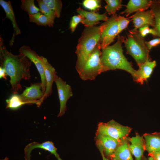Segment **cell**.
I'll use <instances>...</instances> for the list:
<instances>
[{
    "label": "cell",
    "mask_w": 160,
    "mask_h": 160,
    "mask_svg": "<svg viewBox=\"0 0 160 160\" xmlns=\"http://www.w3.org/2000/svg\"><path fill=\"white\" fill-rule=\"evenodd\" d=\"M0 41L1 66L10 78L11 90L13 94H17L22 89V80H29L31 75L30 68L31 62L23 54L14 55L8 52Z\"/></svg>",
    "instance_id": "1"
},
{
    "label": "cell",
    "mask_w": 160,
    "mask_h": 160,
    "mask_svg": "<svg viewBox=\"0 0 160 160\" xmlns=\"http://www.w3.org/2000/svg\"><path fill=\"white\" fill-rule=\"evenodd\" d=\"M117 38V41L113 44L101 49L100 59L104 71L116 69L124 70L130 73L135 81L136 70L133 69L123 52L122 44L125 37L119 34Z\"/></svg>",
    "instance_id": "2"
},
{
    "label": "cell",
    "mask_w": 160,
    "mask_h": 160,
    "mask_svg": "<svg viewBox=\"0 0 160 160\" xmlns=\"http://www.w3.org/2000/svg\"><path fill=\"white\" fill-rule=\"evenodd\" d=\"M99 26L86 27L79 39L75 53L77 56L76 68L78 73L81 69L89 55L99 42L103 30Z\"/></svg>",
    "instance_id": "3"
},
{
    "label": "cell",
    "mask_w": 160,
    "mask_h": 160,
    "mask_svg": "<svg viewBox=\"0 0 160 160\" xmlns=\"http://www.w3.org/2000/svg\"><path fill=\"white\" fill-rule=\"evenodd\" d=\"M129 31V33L125 37L124 41L127 52L133 57L137 65L144 63L150 58L149 51L147 47L144 38L138 30Z\"/></svg>",
    "instance_id": "4"
},
{
    "label": "cell",
    "mask_w": 160,
    "mask_h": 160,
    "mask_svg": "<svg viewBox=\"0 0 160 160\" xmlns=\"http://www.w3.org/2000/svg\"><path fill=\"white\" fill-rule=\"evenodd\" d=\"M100 45L99 42L90 53L81 69L78 72L82 80H94L102 73L104 72L100 57Z\"/></svg>",
    "instance_id": "5"
},
{
    "label": "cell",
    "mask_w": 160,
    "mask_h": 160,
    "mask_svg": "<svg viewBox=\"0 0 160 160\" xmlns=\"http://www.w3.org/2000/svg\"><path fill=\"white\" fill-rule=\"evenodd\" d=\"M131 130L130 127L121 125L114 120L98 124L96 134L108 135L119 140L127 137Z\"/></svg>",
    "instance_id": "6"
},
{
    "label": "cell",
    "mask_w": 160,
    "mask_h": 160,
    "mask_svg": "<svg viewBox=\"0 0 160 160\" xmlns=\"http://www.w3.org/2000/svg\"><path fill=\"white\" fill-rule=\"evenodd\" d=\"M118 17L116 14L102 23L103 28L99 42L101 49L109 46L118 35Z\"/></svg>",
    "instance_id": "7"
},
{
    "label": "cell",
    "mask_w": 160,
    "mask_h": 160,
    "mask_svg": "<svg viewBox=\"0 0 160 160\" xmlns=\"http://www.w3.org/2000/svg\"><path fill=\"white\" fill-rule=\"evenodd\" d=\"M54 82L57 86L60 103V110L58 116L60 117L65 113L67 109V102L73 96V93L71 86L57 75Z\"/></svg>",
    "instance_id": "8"
},
{
    "label": "cell",
    "mask_w": 160,
    "mask_h": 160,
    "mask_svg": "<svg viewBox=\"0 0 160 160\" xmlns=\"http://www.w3.org/2000/svg\"><path fill=\"white\" fill-rule=\"evenodd\" d=\"M40 59L44 68L46 83L44 95L42 98L39 100L37 104L39 107L44 100L51 95L52 84L57 75L55 68L49 63L46 58L41 56H40Z\"/></svg>",
    "instance_id": "9"
},
{
    "label": "cell",
    "mask_w": 160,
    "mask_h": 160,
    "mask_svg": "<svg viewBox=\"0 0 160 160\" xmlns=\"http://www.w3.org/2000/svg\"><path fill=\"white\" fill-rule=\"evenodd\" d=\"M19 52L23 54L28 58L36 66L41 77V88L44 93L46 87V80L44 70L40 59V56L28 46L23 45L19 49Z\"/></svg>",
    "instance_id": "10"
},
{
    "label": "cell",
    "mask_w": 160,
    "mask_h": 160,
    "mask_svg": "<svg viewBox=\"0 0 160 160\" xmlns=\"http://www.w3.org/2000/svg\"><path fill=\"white\" fill-rule=\"evenodd\" d=\"M95 140L98 149H102L105 156L107 157H111L121 140L100 134H96Z\"/></svg>",
    "instance_id": "11"
},
{
    "label": "cell",
    "mask_w": 160,
    "mask_h": 160,
    "mask_svg": "<svg viewBox=\"0 0 160 160\" xmlns=\"http://www.w3.org/2000/svg\"><path fill=\"white\" fill-rule=\"evenodd\" d=\"M131 18L133 24L134 28L131 30L135 31L145 26L155 25V18L153 13L151 10L138 12L129 17Z\"/></svg>",
    "instance_id": "12"
},
{
    "label": "cell",
    "mask_w": 160,
    "mask_h": 160,
    "mask_svg": "<svg viewBox=\"0 0 160 160\" xmlns=\"http://www.w3.org/2000/svg\"><path fill=\"white\" fill-rule=\"evenodd\" d=\"M23 93L19 95L22 101L30 104L38 103L43 97L44 93L42 91L41 82L32 84L30 87H26Z\"/></svg>",
    "instance_id": "13"
},
{
    "label": "cell",
    "mask_w": 160,
    "mask_h": 160,
    "mask_svg": "<svg viewBox=\"0 0 160 160\" xmlns=\"http://www.w3.org/2000/svg\"><path fill=\"white\" fill-rule=\"evenodd\" d=\"M36 148H40L48 151L54 155L57 160H62L57 153V149L53 143L50 141H45L41 143L33 142L27 145L24 149L25 160H30L31 152L32 150Z\"/></svg>",
    "instance_id": "14"
},
{
    "label": "cell",
    "mask_w": 160,
    "mask_h": 160,
    "mask_svg": "<svg viewBox=\"0 0 160 160\" xmlns=\"http://www.w3.org/2000/svg\"><path fill=\"white\" fill-rule=\"evenodd\" d=\"M77 12L81 15L84 19L81 22L86 27L95 26L101 20H107L108 17L105 13L100 14L94 12L86 11L79 7L77 9Z\"/></svg>",
    "instance_id": "15"
},
{
    "label": "cell",
    "mask_w": 160,
    "mask_h": 160,
    "mask_svg": "<svg viewBox=\"0 0 160 160\" xmlns=\"http://www.w3.org/2000/svg\"><path fill=\"white\" fill-rule=\"evenodd\" d=\"M130 142L129 148L131 154L136 160H141L145 149L144 138L136 133L135 136L128 139Z\"/></svg>",
    "instance_id": "16"
},
{
    "label": "cell",
    "mask_w": 160,
    "mask_h": 160,
    "mask_svg": "<svg viewBox=\"0 0 160 160\" xmlns=\"http://www.w3.org/2000/svg\"><path fill=\"white\" fill-rule=\"evenodd\" d=\"M137 65L139 68L136 71L135 81L142 84L151 76L156 65V62L155 60L151 61L150 58H149L144 63Z\"/></svg>",
    "instance_id": "17"
},
{
    "label": "cell",
    "mask_w": 160,
    "mask_h": 160,
    "mask_svg": "<svg viewBox=\"0 0 160 160\" xmlns=\"http://www.w3.org/2000/svg\"><path fill=\"white\" fill-rule=\"evenodd\" d=\"M152 1L150 0H130L125 6V9L120 14H126V17H128L134 12L146 11L150 7Z\"/></svg>",
    "instance_id": "18"
},
{
    "label": "cell",
    "mask_w": 160,
    "mask_h": 160,
    "mask_svg": "<svg viewBox=\"0 0 160 160\" xmlns=\"http://www.w3.org/2000/svg\"><path fill=\"white\" fill-rule=\"evenodd\" d=\"M128 139H122L111 156L112 160H134L129 148Z\"/></svg>",
    "instance_id": "19"
},
{
    "label": "cell",
    "mask_w": 160,
    "mask_h": 160,
    "mask_svg": "<svg viewBox=\"0 0 160 160\" xmlns=\"http://www.w3.org/2000/svg\"><path fill=\"white\" fill-rule=\"evenodd\" d=\"M145 149L149 153L160 151V134L145 133L143 135Z\"/></svg>",
    "instance_id": "20"
},
{
    "label": "cell",
    "mask_w": 160,
    "mask_h": 160,
    "mask_svg": "<svg viewBox=\"0 0 160 160\" xmlns=\"http://www.w3.org/2000/svg\"><path fill=\"white\" fill-rule=\"evenodd\" d=\"M0 4L4 9L6 15V18L9 19L12 24L14 30L15 34V35L21 33L20 31L19 28L16 21L15 18L12 6L10 1H6L4 0H0ZM14 36L12 37L10 42L9 44L12 46L13 42Z\"/></svg>",
    "instance_id": "21"
},
{
    "label": "cell",
    "mask_w": 160,
    "mask_h": 160,
    "mask_svg": "<svg viewBox=\"0 0 160 160\" xmlns=\"http://www.w3.org/2000/svg\"><path fill=\"white\" fill-rule=\"evenodd\" d=\"M150 9L153 12L155 18L154 28L157 33L158 36L160 37V1L159 0L152 1Z\"/></svg>",
    "instance_id": "22"
},
{
    "label": "cell",
    "mask_w": 160,
    "mask_h": 160,
    "mask_svg": "<svg viewBox=\"0 0 160 160\" xmlns=\"http://www.w3.org/2000/svg\"><path fill=\"white\" fill-rule=\"evenodd\" d=\"M29 21L30 22L34 23L38 25L47 26L49 27L53 26V24L49 19L42 13L39 12L33 15H28Z\"/></svg>",
    "instance_id": "23"
},
{
    "label": "cell",
    "mask_w": 160,
    "mask_h": 160,
    "mask_svg": "<svg viewBox=\"0 0 160 160\" xmlns=\"http://www.w3.org/2000/svg\"><path fill=\"white\" fill-rule=\"evenodd\" d=\"M7 103L6 108L15 110L19 108L25 104H30L28 102L23 101L20 99L19 95L13 94L6 100Z\"/></svg>",
    "instance_id": "24"
},
{
    "label": "cell",
    "mask_w": 160,
    "mask_h": 160,
    "mask_svg": "<svg viewBox=\"0 0 160 160\" xmlns=\"http://www.w3.org/2000/svg\"><path fill=\"white\" fill-rule=\"evenodd\" d=\"M107 4L105 7L106 11L109 15H113L116 11L122 8L121 0H105Z\"/></svg>",
    "instance_id": "25"
},
{
    "label": "cell",
    "mask_w": 160,
    "mask_h": 160,
    "mask_svg": "<svg viewBox=\"0 0 160 160\" xmlns=\"http://www.w3.org/2000/svg\"><path fill=\"white\" fill-rule=\"evenodd\" d=\"M21 8L27 12L28 15L36 14L40 11V9L35 5L34 0H21Z\"/></svg>",
    "instance_id": "26"
},
{
    "label": "cell",
    "mask_w": 160,
    "mask_h": 160,
    "mask_svg": "<svg viewBox=\"0 0 160 160\" xmlns=\"http://www.w3.org/2000/svg\"><path fill=\"white\" fill-rule=\"evenodd\" d=\"M40 11L47 17L53 24L54 20L57 17L55 12L49 8L43 2L42 0H37Z\"/></svg>",
    "instance_id": "27"
},
{
    "label": "cell",
    "mask_w": 160,
    "mask_h": 160,
    "mask_svg": "<svg viewBox=\"0 0 160 160\" xmlns=\"http://www.w3.org/2000/svg\"><path fill=\"white\" fill-rule=\"evenodd\" d=\"M43 2L51 9L55 13L57 17L59 18L62 3L60 0H42Z\"/></svg>",
    "instance_id": "28"
},
{
    "label": "cell",
    "mask_w": 160,
    "mask_h": 160,
    "mask_svg": "<svg viewBox=\"0 0 160 160\" xmlns=\"http://www.w3.org/2000/svg\"><path fill=\"white\" fill-rule=\"evenodd\" d=\"M101 0H85L82 3L83 6L86 8L95 11L101 7Z\"/></svg>",
    "instance_id": "29"
},
{
    "label": "cell",
    "mask_w": 160,
    "mask_h": 160,
    "mask_svg": "<svg viewBox=\"0 0 160 160\" xmlns=\"http://www.w3.org/2000/svg\"><path fill=\"white\" fill-rule=\"evenodd\" d=\"M130 21V20L129 19V17L126 18L124 16L120 15L118 16V35L127 27Z\"/></svg>",
    "instance_id": "30"
},
{
    "label": "cell",
    "mask_w": 160,
    "mask_h": 160,
    "mask_svg": "<svg viewBox=\"0 0 160 160\" xmlns=\"http://www.w3.org/2000/svg\"><path fill=\"white\" fill-rule=\"evenodd\" d=\"M84 19V18L80 15H74L72 17L70 25V28L72 32L74 31L78 24L80 23H81Z\"/></svg>",
    "instance_id": "31"
},
{
    "label": "cell",
    "mask_w": 160,
    "mask_h": 160,
    "mask_svg": "<svg viewBox=\"0 0 160 160\" xmlns=\"http://www.w3.org/2000/svg\"><path fill=\"white\" fill-rule=\"evenodd\" d=\"M148 26H145L140 28L138 30L141 35L143 37L148 34L158 36L157 32L154 28H151Z\"/></svg>",
    "instance_id": "32"
},
{
    "label": "cell",
    "mask_w": 160,
    "mask_h": 160,
    "mask_svg": "<svg viewBox=\"0 0 160 160\" xmlns=\"http://www.w3.org/2000/svg\"><path fill=\"white\" fill-rule=\"evenodd\" d=\"M145 43L149 51L153 47L160 44V38H156L149 41H145Z\"/></svg>",
    "instance_id": "33"
},
{
    "label": "cell",
    "mask_w": 160,
    "mask_h": 160,
    "mask_svg": "<svg viewBox=\"0 0 160 160\" xmlns=\"http://www.w3.org/2000/svg\"><path fill=\"white\" fill-rule=\"evenodd\" d=\"M149 155L153 157L156 160H160V151L149 153Z\"/></svg>",
    "instance_id": "34"
},
{
    "label": "cell",
    "mask_w": 160,
    "mask_h": 160,
    "mask_svg": "<svg viewBox=\"0 0 160 160\" xmlns=\"http://www.w3.org/2000/svg\"><path fill=\"white\" fill-rule=\"evenodd\" d=\"M7 74L5 70L1 67H0V78L1 79L3 78L6 80V77Z\"/></svg>",
    "instance_id": "35"
},
{
    "label": "cell",
    "mask_w": 160,
    "mask_h": 160,
    "mask_svg": "<svg viewBox=\"0 0 160 160\" xmlns=\"http://www.w3.org/2000/svg\"><path fill=\"white\" fill-rule=\"evenodd\" d=\"M99 150L101 154L103 160H110L106 158V157L105 156L103 153V151L102 149H100Z\"/></svg>",
    "instance_id": "36"
},
{
    "label": "cell",
    "mask_w": 160,
    "mask_h": 160,
    "mask_svg": "<svg viewBox=\"0 0 160 160\" xmlns=\"http://www.w3.org/2000/svg\"><path fill=\"white\" fill-rule=\"evenodd\" d=\"M148 160H156L152 157L150 156L148 158Z\"/></svg>",
    "instance_id": "37"
},
{
    "label": "cell",
    "mask_w": 160,
    "mask_h": 160,
    "mask_svg": "<svg viewBox=\"0 0 160 160\" xmlns=\"http://www.w3.org/2000/svg\"><path fill=\"white\" fill-rule=\"evenodd\" d=\"M159 1H160V0H159Z\"/></svg>",
    "instance_id": "38"
}]
</instances>
